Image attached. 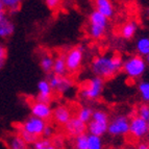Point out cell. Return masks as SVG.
<instances>
[{
    "label": "cell",
    "instance_id": "1",
    "mask_svg": "<svg viewBox=\"0 0 149 149\" xmlns=\"http://www.w3.org/2000/svg\"><path fill=\"white\" fill-rule=\"evenodd\" d=\"M123 60L119 55H99L93 58L91 71L95 76L109 79L117 75L123 68Z\"/></svg>",
    "mask_w": 149,
    "mask_h": 149
},
{
    "label": "cell",
    "instance_id": "2",
    "mask_svg": "<svg viewBox=\"0 0 149 149\" xmlns=\"http://www.w3.org/2000/svg\"><path fill=\"white\" fill-rule=\"evenodd\" d=\"M147 69V63L145 58L141 55H132L129 56L123 63V72L130 79H138L143 76Z\"/></svg>",
    "mask_w": 149,
    "mask_h": 149
},
{
    "label": "cell",
    "instance_id": "3",
    "mask_svg": "<svg viewBox=\"0 0 149 149\" xmlns=\"http://www.w3.org/2000/svg\"><path fill=\"white\" fill-rule=\"evenodd\" d=\"M104 88V79L94 76L85 82L80 89V96L88 101H94L100 98Z\"/></svg>",
    "mask_w": 149,
    "mask_h": 149
},
{
    "label": "cell",
    "instance_id": "4",
    "mask_svg": "<svg viewBox=\"0 0 149 149\" xmlns=\"http://www.w3.org/2000/svg\"><path fill=\"white\" fill-rule=\"evenodd\" d=\"M84 52H85V49L82 46H75L68 50L67 52H65L68 73L74 74L79 71L84 62Z\"/></svg>",
    "mask_w": 149,
    "mask_h": 149
},
{
    "label": "cell",
    "instance_id": "5",
    "mask_svg": "<svg viewBox=\"0 0 149 149\" xmlns=\"http://www.w3.org/2000/svg\"><path fill=\"white\" fill-rule=\"evenodd\" d=\"M47 79L51 86L52 91L57 94H66L67 92L71 91L74 86L72 78L67 75H56L51 73L48 75Z\"/></svg>",
    "mask_w": 149,
    "mask_h": 149
},
{
    "label": "cell",
    "instance_id": "6",
    "mask_svg": "<svg viewBox=\"0 0 149 149\" xmlns=\"http://www.w3.org/2000/svg\"><path fill=\"white\" fill-rule=\"evenodd\" d=\"M47 125V122L40 118L35 117V116H30L29 118L23 121L21 124L17 126V128H20L22 130H25L28 134L35 136V137L39 138L43 137V132L44 129Z\"/></svg>",
    "mask_w": 149,
    "mask_h": 149
},
{
    "label": "cell",
    "instance_id": "7",
    "mask_svg": "<svg viewBox=\"0 0 149 149\" xmlns=\"http://www.w3.org/2000/svg\"><path fill=\"white\" fill-rule=\"evenodd\" d=\"M107 132L114 137L127 136L129 132V119L124 115L116 116L109 123Z\"/></svg>",
    "mask_w": 149,
    "mask_h": 149
},
{
    "label": "cell",
    "instance_id": "8",
    "mask_svg": "<svg viewBox=\"0 0 149 149\" xmlns=\"http://www.w3.org/2000/svg\"><path fill=\"white\" fill-rule=\"evenodd\" d=\"M148 124L147 121L140 118L139 116H134L132 119L129 120V137L132 138L134 141L142 139L148 134Z\"/></svg>",
    "mask_w": 149,
    "mask_h": 149
},
{
    "label": "cell",
    "instance_id": "9",
    "mask_svg": "<svg viewBox=\"0 0 149 149\" xmlns=\"http://www.w3.org/2000/svg\"><path fill=\"white\" fill-rule=\"evenodd\" d=\"M64 130L70 138H76L78 136L85 134L88 130V124L82 122L77 117H72L70 121L64 126Z\"/></svg>",
    "mask_w": 149,
    "mask_h": 149
},
{
    "label": "cell",
    "instance_id": "10",
    "mask_svg": "<svg viewBox=\"0 0 149 149\" xmlns=\"http://www.w3.org/2000/svg\"><path fill=\"white\" fill-rule=\"evenodd\" d=\"M73 117L72 109H70L68 105H57L52 112V118L51 119L54 121L55 124L60 125V126H65L70 119Z\"/></svg>",
    "mask_w": 149,
    "mask_h": 149
},
{
    "label": "cell",
    "instance_id": "11",
    "mask_svg": "<svg viewBox=\"0 0 149 149\" xmlns=\"http://www.w3.org/2000/svg\"><path fill=\"white\" fill-rule=\"evenodd\" d=\"M30 112L32 116L43 119L45 121L50 120L52 118V109L50 107V104L47 103H43V102L33 100L30 103Z\"/></svg>",
    "mask_w": 149,
    "mask_h": 149
},
{
    "label": "cell",
    "instance_id": "12",
    "mask_svg": "<svg viewBox=\"0 0 149 149\" xmlns=\"http://www.w3.org/2000/svg\"><path fill=\"white\" fill-rule=\"evenodd\" d=\"M52 89L48 79H41L38 82V95L36 100L49 104L52 100Z\"/></svg>",
    "mask_w": 149,
    "mask_h": 149
},
{
    "label": "cell",
    "instance_id": "13",
    "mask_svg": "<svg viewBox=\"0 0 149 149\" xmlns=\"http://www.w3.org/2000/svg\"><path fill=\"white\" fill-rule=\"evenodd\" d=\"M15 31V25L6 13L0 14V39H8Z\"/></svg>",
    "mask_w": 149,
    "mask_h": 149
},
{
    "label": "cell",
    "instance_id": "14",
    "mask_svg": "<svg viewBox=\"0 0 149 149\" xmlns=\"http://www.w3.org/2000/svg\"><path fill=\"white\" fill-rule=\"evenodd\" d=\"M94 6L97 12H99L107 19L114 16L115 8L111 0H94Z\"/></svg>",
    "mask_w": 149,
    "mask_h": 149
},
{
    "label": "cell",
    "instance_id": "15",
    "mask_svg": "<svg viewBox=\"0 0 149 149\" xmlns=\"http://www.w3.org/2000/svg\"><path fill=\"white\" fill-rule=\"evenodd\" d=\"M52 73L56 75H67L68 70H67V66H66V56H65V53H58L54 57Z\"/></svg>",
    "mask_w": 149,
    "mask_h": 149
},
{
    "label": "cell",
    "instance_id": "16",
    "mask_svg": "<svg viewBox=\"0 0 149 149\" xmlns=\"http://www.w3.org/2000/svg\"><path fill=\"white\" fill-rule=\"evenodd\" d=\"M53 63L54 57L49 52H43L40 56V67L42 71L46 74H51L53 70Z\"/></svg>",
    "mask_w": 149,
    "mask_h": 149
},
{
    "label": "cell",
    "instance_id": "17",
    "mask_svg": "<svg viewBox=\"0 0 149 149\" xmlns=\"http://www.w3.org/2000/svg\"><path fill=\"white\" fill-rule=\"evenodd\" d=\"M107 127H109V124H107V123H101V122H96L91 120L88 123V132H90V134L101 137L107 132Z\"/></svg>",
    "mask_w": 149,
    "mask_h": 149
},
{
    "label": "cell",
    "instance_id": "18",
    "mask_svg": "<svg viewBox=\"0 0 149 149\" xmlns=\"http://www.w3.org/2000/svg\"><path fill=\"white\" fill-rule=\"evenodd\" d=\"M138 30V24L136 21H129L126 22L120 29V35L125 40H130L134 37Z\"/></svg>",
    "mask_w": 149,
    "mask_h": 149
},
{
    "label": "cell",
    "instance_id": "19",
    "mask_svg": "<svg viewBox=\"0 0 149 149\" xmlns=\"http://www.w3.org/2000/svg\"><path fill=\"white\" fill-rule=\"evenodd\" d=\"M6 143H8V149H28L27 144L20 137L19 134H10L6 139Z\"/></svg>",
    "mask_w": 149,
    "mask_h": 149
},
{
    "label": "cell",
    "instance_id": "20",
    "mask_svg": "<svg viewBox=\"0 0 149 149\" xmlns=\"http://www.w3.org/2000/svg\"><path fill=\"white\" fill-rule=\"evenodd\" d=\"M105 30H107V26L89 23V26H88V35L92 38V39H94V40H99V39H101L104 36Z\"/></svg>",
    "mask_w": 149,
    "mask_h": 149
},
{
    "label": "cell",
    "instance_id": "21",
    "mask_svg": "<svg viewBox=\"0 0 149 149\" xmlns=\"http://www.w3.org/2000/svg\"><path fill=\"white\" fill-rule=\"evenodd\" d=\"M136 50L139 55L146 56L149 54V37H141L136 43Z\"/></svg>",
    "mask_w": 149,
    "mask_h": 149
},
{
    "label": "cell",
    "instance_id": "22",
    "mask_svg": "<svg viewBox=\"0 0 149 149\" xmlns=\"http://www.w3.org/2000/svg\"><path fill=\"white\" fill-rule=\"evenodd\" d=\"M89 23L91 24H98V25H102V26H107L109 24V19L107 17L100 14L99 12H97L96 10H93L89 16Z\"/></svg>",
    "mask_w": 149,
    "mask_h": 149
},
{
    "label": "cell",
    "instance_id": "23",
    "mask_svg": "<svg viewBox=\"0 0 149 149\" xmlns=\"http://www.w3.org/2000/svg\"><path fill=\"white\" fill-rule=\"evenodd\" d=\"M23 1L24 0H2L3 4L6 8V12H8L10 15H14V14L18 13Z\"/></svg>",
    "mask_w": 149,
    "mask_h": 149
},
{
    "label": "cell",
    "instance_id": "24",
    "mask_svg": "<svg viewBox=\"0 0 149 149\" xmlns=\"http://www.w3.org/2000/svg\"><path fill=\"white\" fill-rule=\"evenodd\" d=\"M93 111L91 107H81L78 109L76 113V117L78 118L79 120H81L82 122H85V123H89L92 119V115H93Z\"/></svg>",
    "mask_w": 149,
    "mask_h": 149
},
{
    "label": "cell",
    "instance_id": "25",
    "mask_svg": "<svg viewBox=\"0 0 149 149\" xmlns=\"http://www.w3.org/2000/svg\"><path fill=\"white\" fill-rule=\"evenodd\" d=\"M138 91L141 99L145 103H149V81L148 80H143L140 81L138 85Z\"/></svg>",
    "mask_w": 149,
    "mask_h": 149
},
{
    "label": "cell",
    "instance_id": "26",
    "mask_svg": "<svg viewBox=\"0 0 149 149\" xmlns=\"http://www.w3.org/2000/svg\"><path fill=\"white\" fill-rule=\"evenodd\" d=\"M89 134H81L78 137L74 138L73 146L75 149H89Z\"/></svg>",
    "mask_w": 149,
    "mask_h": 149
},
{
    "label": "cell",
    "instance_id": "27",
    "mask_svg": "<svg viewBox=\"0 0 149 149\" xmlns=\"http://www.w3.org/2000/svg\"><path fill=\"white\" fill-rule=\"evenodd\" d=\"M91 120L96 122H101V123H107V124L109 123V114L107 112H104V111H102V109H96V111H94Z\"/></svg>",
    "mask_w": 149,
    "mask_h": 149
},
{
    "label": "cell",
    "instance_id": "28",
    "mask_svg": "<svg viewBox=\"0 0 149 149\" xmlns=\"http://www.w3.org/2000/svg\"><path fill=\"white\" fill-rule=\"evenodd\" d=\"M33 146H35V149H56L52 144L51 139H46V138L39 139L33 144Z\"/></svg>",
    "mask_w": 149,
    "mask_h": 149
},
{
    "label": "cell",
    "instance_id": "29",
    "mask_svg": "<svg viewBox=\"0 0 149 149\" xmlns=\"http://www.w3.org/2000/svg\"><path fill=\"white\" fill-rule=\"evenodd\" d=\"M88 138H89V149H102L101 138L94 134H89Z\"/></svg>",
    "mask_w": 149,
    "mask_h": 149
},
{
    "label": "cell",
    "instance_id": "30",
    "mask_svg": "<svg viewBox=\"0 0 149 149\" xmlns=\"http://www.w3.org/2000/svg\"><path fill=\"white\" fill-rule=\"evenodd\" d=\"M17 129H18L17 134H20V137L24 140V142L27 145L28 144H35L36 142L39 140V138H37V137H35V136H32V134H28V132H26L25 130H22V129H20V128H17Z\"/></svg>",
    "mask_w": 149,
    "mask_h": 149
},
{
    "label": "cell",
    "instance_id": "31",
    "mask_svg": "<svg viewBox=\"0 0 149 149\" xmlns=\"http://www.w3.org/2000/svg\"><path fill=\"white\" fill-rule=\"evenodd\" d=\"M137 116H139L142 119L148 121L149 120V104L144 103V104H141L137 109Z\"/></svg>",
    "mask_w": 149,
    "mask_h": 149
},
{
    "label": "cell",
    "instance_id": "32",
    "mask_svg": "<svg viewBox=\"0 0 149 149\" xmlns=\"http://www.w3.org/2000/svg\"><path fill=\"white\" fill-rule=\"evenodd\" d=\"M6 58H8V49L2 43H0V70L4 67Z\"/></svg>",
    "mask_w": 149,
    "mask_h": 149
},
{
    "label": "cell",
    "instance_id": "33",
    "mask_svg": "<svg viewBox=\"0 0 149 149\" xmlns=\"http://www.w3.org/2000/svg\"><path fill=\"white\" fill-rule=\"evenodd\" d=\"M45 4L50 10H57L62 4L63 0H44Z\"/></svg>",
    "mask_w": 149,
    "mask_h": 149
},
{
    "label": "cell",
    "instance_id": "34",
    "mask_svg": "<svg viewBox=\"0 0 149 149\" xmlns=\"http://www.w3.org/2000/svg\"><path fill=\"white\" fill-rule=\"evenodd\" d=\"M54 134V128L51 124H47L44 129V132H43V138H46V139H50Z\"/></svg>",
    "mask_w": 149,
    "mask_h": 149
},
{
    "label": "cell",
    "instance_id": "35",
    "mask_svg": "<svg viewBox=\"0 0 149 149\" xmlns=\"http://www.w3.org/2000/svg\"><path fill=\"white\" fill-rule=\"evenodd\" d=\"M137 148L138 149H149V144L148 143H140Z\"/></svg>",
    "mask_w": 149,
    "mask_h": 149
},
{
    "label": "cell",
    "instance_id": "36",
    "mask_svg": "<svg viewBox=\"0 0 149 149\" xmlns=\"http://www.w3.org/2000/svg\"><path fill=\"white\" fill-rule=\"evenodd\" d=\"M1 13H6V8H5L4 4H3L2 0H0V14Z\"/></svg>",
    "mask_w": 149,
    "mask_h": 149
},
{
    "label": "cell",
    "instance_id": "37",
    "mask_svg": "<svg viewBox=\"0 0 149 149\" xmlns=\"http://www.w3.org/2000/svg\"><path fill=\"white\" fill-rule=\"evenodd\" d=\"M145 61H146V63H147V64H149V54H148V55H146V56H145Z\"/></svg>",
    "mask_w": 149,
    "mask_h": 149
},
{
    "label": "cell",
    "instance_id": "38",
    "mask_svg": "<svg viewBox=\"0 0 149 149\" xmlns=\"http://www.w3.org/2000/svg\"><path fill=\"white\" fill-rule=\"evenodd\" d=\"M124 149H138V148H136V147H134V146H128V147H126V148H124Z\"/></svg>",
    "mask_w": 149,
    "mask_h": 149
},
{
    "label": "cell",
    "instance_id": "39",
    "mask_svg": "<svg viewBox=\"0 0 149 149\" xmlns=\"http://www.w3.org/2000/svg\"><path fill=\"white\" fill-rule=\"evenodd\" d=\"M147 124H148V129H149V120L147 121Z\"/></svg>",
    "mask_w": 149,
    "mask_h": 149
},
{
    "label": "cell",
    "instance_id": "40",
    "mask_svg": "<svg viewBox=\"0 0 149 149\" xmlns=\"http://www.w3.org/2000/svg\"><path fill=\"white\" fill-rule=\"evenodd\" d=\"M56 149H64V148H56Z\"/></svg>",
    "mask_w": 149,
    "mask_h": 149
}]
</instances>
